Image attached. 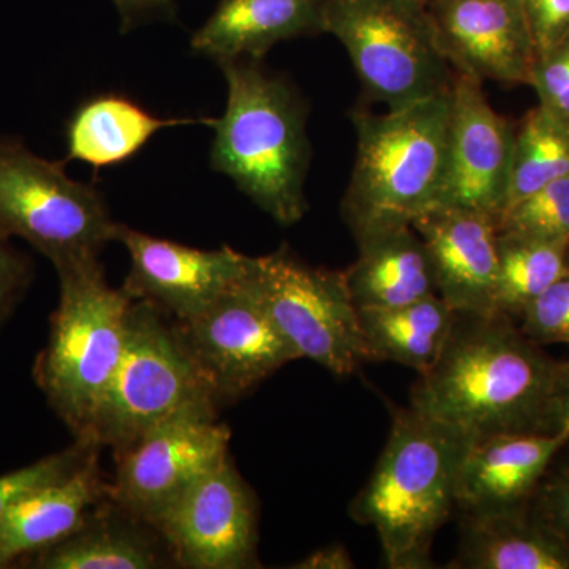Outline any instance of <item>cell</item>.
<instances>
[{
    "label": "cell",
    "instance_id": "cell-1",
    "mask_svg": "<svg viewBox=\"0 0 569 569\" xmlns=\"http://www.w3.org/2000/svg\"><path fill=\"white\" fill-rule=\"evenodd\" d=\"M557 367L511 317L456 312L436 365L411 389L410 407L473 438L542 432Z\"/></svg>",
    "mask_w": 569,
    "mask_h": 569
},
{
    "label": "cell",
    "instance_id": "cell-2",
    "mask_svg": "<svg viewBox=\"0 0 569 569\" xmlns=\"http://www.w3.org/2000/svg\"><path fill=\"white\" fill-rule=\"evenodd\" d=\"M227 80L223 116L213 119L211 167L246 193L277 223L306 216L310 163L306 107L290 82L268 73L260 61L219 63Z\"/></svg>",
    "mask_w": 569,
    "mask_h": 569
},
{
    "label": "cell",
    "instance_id": "cell-3",
    "mask_svg": "<svg viewBox=\"0 0 569 569\" xmlns=\"http://www.w3.org/2000/svg\"><path fill=\"white\" fill-rule=\"evenodd\" d=\"M471 438L413 407L396 408L387 447L350 507L355 522L376 529L389 568L432 567L433 539L456 507Z\"/></svg>",
    "mask_w": 569,
    "mask_h": 569
},
{
    "label": "cell",
    "instance_id": "cell-4",
    "mask_svg": "<svg viewBox=\"0 0 569 569\" xmlns=\"http://www.w3.org/2000/svg\"><path fill=\"white\" fill-rule=\"evenodd\" d=\"M353 174L342 216L353 236L411 224L436 208L448 168L451 93L372 114L355 111Z\"/></svg>",
    "mask_w": 569,
    "mask_h": 569
},
{
    "label": "cell",
    "instance_id": "cell-5",
    "mask_svg": "<svg viewBox=\"0 0 569 569\" xmlns=\"http://www.w3.org/2000/svg\"><path fill=\"white\" fill-rule=\"evenodd\" d=\"M56 271L61 298L37 380L59 417L84 438L121 361L133 299L108 284L99 258Z\"/></svg>",
    "mask_w": 569,
    "mask_h": 569
},
{
    "label": "cell",
    "instance_id": "cell-6",
    "mask_svg": "<svg viewBox=\"0 0 569 569\" xmlns=\"http://www.w3.org/2000/svg\"><path fill=\"white\" fill-rule=\"evenodd\" d=\"M325 32L346 48L367 96L389 111L452 92L456 71L421 0H328Z\"/></svg>",
    "mask_w": 569,
    "mask_h": 569
},
{
    "label": "cell",
    "instance_id": "cell-7",
    "mask_svg": "<svg viewBox=\"0 0 569 569\" xmlns=\"http://www.w3.org/2000/svg\"><path fill=\"white\" fill-rule=\"evenodd\" d=\"M212 399L178 325L152 302L133 299L126 346L88 436L81 440L116 452L194 400ZM217 402V400H216Z\"/></svg>",
    "mask_w": 569,
    "mask_h": 569
},
{
    "label": "cell",
    "instance_id": "cell-8",
    "mask_svg": "<svg viewBox=\"0 0 569 569\" xmlns=\"http://www.w3.org/2000/svg\"><path fill=\"white\" fill-rule=\"evenodd\" d=\"M118 227L91 183L73 181L61 163L21 142L0 140V238L24 239L58 269L100 258Z\"/></svg>",
    "mask_w": 569,
    "mask_h": 569
},
{
    "label": "cell",
    "instance_id": "cell-9",
    "mask_svg": "<svg viewBox=\"0 0 569 569\" xmlns=\"http://www.w3.org/2000/svg\"><path fill=\"white\" fill-rule=\"evenodd\" d=\"M249 280L266 312L298 358L336 377L370 361L346 271L313 268L288 247L250 258Z\"/></svg>",
    "mask_w": 569,
    "mask_h": 569
},
{
    "label": "cell",
    "instance_id": "cell-10",
    "mask_svg": "<svg viewBox=\"0 0 569 569\" xmlns=\"http://www.w3.org/2000/svg\"><path fill=\"white\" fill-rule=\"evenodd\" d=\"M216 400L187 403L116 452L110 496L144 526L178 500L194 481L230 456V429L216 419Z\"/></svg>",
    "mask_w": 569,
    "mask_h": 569
},
{
    "label": "cell",
    "instance_id": "cell-11",
    "mask_svg": "<svg viewBox=\"0 0 569 569\" xmlns=\"http://www.w3.org/2000/svg\"><path fill=\"white\" fill-rule=\"evenodd\" d=\"M178 329L216 400L246 395L299 359L254 293L249 271L200 316L178 321Z\"/></svg>",
    "mask_w": 569,
    "mask_h": 569
},
{
    "label": "cell",
    "instance_id": "cell-12",
    "mask_svg": "<svg viewBox=\"0 0 569 569\" xmlns=\"http://www.w3.org/2000/svg\"><path fill=\"white\" fill-rule=\"evenodd\" d=\"M151 527L182 567H258L257 505L230 456L194 481Z\"/></svg>",
    "mask_w": 569,
    "mask_h": 569
},
{
    "label": "cell",
    "instance_id": "cell-13",
    "mask_svg": "<svg viewBox=\"0 0 569 569\" xmlns=\"http://www.w3.org/2000/svg\"><path fill=\"white\" fill-rule=\"evenodd\" d=\"M481 84L456 73L447 178L437 206L485 212L498 222L508 203L516 133L490 107Z\"/></svg>",
    "mask_w": 569,
    "mask_h": 569
},
{
    "label": "cell",
    "instance_id": "cell-14",
    "mask_svg": "<svg viewBox=\"0 0 569 569\" xmlns=\"http://www.w3.org/2000/svg\"><path fill=\"white\" fill-rule=\"evenodd\" d=\"M116 241L130 254L123 290L178 321L200 316L249 271L250 257L230 247L200 250L119 224Z\"/></svg>",
    "mask_w": 569,
    "mask_h": 569
},
{
    "label": "cell",
    "instance_id": "cell-15",
    "mask_svg": "<svg viewBox=\"0 0 569 569\" xmlns=\"http://www.w3.org/2000/svg\"><path fill=\"white\" fill-rule=\"evenodd\" d=\"M429 7L456 73L529 84L538 56L522 0H438Z\"/></svg>",
    "mask_w": 569,
    "mask_h": 569
},
{
    "label": "cell",
    "instance_id": "cell-16",
    "mask_svg": "<svg viewBox=\"0 0 569 569\" xmlns=\"http://www.w3.org/2000/svg\"><path fill=\"white\" fill-rule=\"evenodd\" d=\"M411 227L429 252L438 296L455 312H497V220L485 212L436 206Z\"/></svg>",
    "mask_w": 569,
    "mask_h": 569
},
{
    "label": "cell",
    "instance_id": "cell-17",
    "mask_svg": "<svg viewBox=\"0 0 569 569\" xmlns=\"http://www.w3.org/2000/svg\"><path fill=\"white\" fill-rule=\"evenodd\" d=\"M567 447L565 433L501 432L471 438L460 460L456 507L467 516L527 508L553 458Z\"/></svg>",
    "mask_w": 569,
    "mask_h": 569
},
{
    "label": "cell",
    "instance_id": "cell-18",
    "mask_svg": "<svg viewBox=\"0 0 569 569\" xmlns=\"http://www.w3.org/2000/svg\"><path fill=\"white\" fill-rule=\"evenodd\" d=\"M328 0H220L190 47L219 63L261 61L280 41L325 32Z\"/></svg>",
    "mask_w": 569,
    "mask_h": 569
},
{
    "label": "cell",
    "instance_id": "cell-19",
    "mask_svg": "<svg viewBox=\"0 0 569 569\" xmlns=\"http://www.w3.org/2000/svg\"><path fill=\"white\" fill-rule=\"evenodd\" d=\"M108 493L96 455L69 477L26 493L0 518V568L70 537Z\"/></svg>",
    "mask_w": 569,
    "mask_h": 569
},
{
    "label": "cell",
    "instance_id": "cell-20",
    "mask_svg": "<svg viewBox=\"0 0 569 569\" xmlns=\"http://www.w3.org/2000/svg\"><path fill=\"white\" fill-rule=\"evenodd\" d=\"M359 257L346 271L355 306L383 309L438 295L426 244L411 224L355 236Z\"/></svg>",
    "mask_w": 569,
    "mask_h": 569
},
{
    "label": "cell",
    "instance_id": "cell-21",
    "mask_svg": "<svg viewBox=\"0 0 569 569\" xmlns=\"http://www.w3.org/2000/svg\"><path fill=\"white\" fill-rule=\"evenodd\" d=\"M213 118L162 119L121 93L108 92L84 100L67 123V160H80L93 170L132 159L153 134L170 127L204 123Z\"/></svg>",
    "mask_w": 569,
    "mask_h": 569
},
{
    "label": "cell",
    "instance_id": "cell-22",
    "mask_svg": "<svg viewBox=\"0 0 569 569\" xmlns=\"http://www.w3.org/2000/svg\"><path fill=\"white\" fill-rule=\"evenodd\" d=\"M449 568L569 569V550L537 512L463 515L459 552Z\"/></svg>",
    "mask_w": 569,
    "mask_h": 569
},
{
    "label": "cell",
    "instance_id": "cell-23",
    "mask_svg": "<svg viewBox=\"0 0 569 569\" xmlns=\"http://www.w3.org/2000/svg\"><path fill=\"white\" fill-rule=\"evenodd\" d=\"M455 316L438 295L410 305L359 310L370 361L397 362L422 376L443 350Z\"/></svg>",
    "mask_w": 569,
    "mask_h": 569
},
{
    "label": "cell",
    "instance_id": "cell-24",
    "mask_svg": "<svg viewBox=\"0 0 569 569\" xmlns=\"http://www.w3.org/2000/svg\"><path fill=\"white\" fill-rule=\"evenodd\" d=\"M121 508V507H119ZM129 512H89L80 529L51 548L40 550L37 568L149 569L163 565L160 550Z\"/></svg>",
    "mask_w": 569,
    "mask_h": 569
},
{
    "label": "cell",
    "instance_id": "cell-25",
    "mask_svg": "<svg viewBox=\"0 0 569 569\" xmlns=\"http://www.w3.org/2000/svg\"><path fill=\"white\" fill-rule=\"evenodd\" d=\"M569 247L498 233L496 310L520 317L522 310L569 274Z\"/></svg>",
    "mask_w": 569,
    "mask_h": 569
},
{
    "label": "cell",
    "instance_id": "cell-26",
    "mask_svg": "<svg viewBox=\"0 0 569 569\" xmlns=\"http://www.w3.org/2000/svg\"><path fill=\"white\" fill-rule=\"evenodd\" d=\"M567 176L569 123L539 104L527 114L515 137L511 183L505 211L541 187Z\"/></svg>",
    "mask_w": 569,
    "mask_h": 569
},
{
    "label": "cell",
    "instance_id": "cell-27",
    "mask_svg": "<svg viewBox=\"0 0 569 569\" xmlns=\"http://www.w3.org/2000/svg\"><path fill=\"white\" fill-rule=\"evenodd\" d=\"M498 233L569 247V176L512 204L497 222Z\"/></svg>",
    "mask_w": 569,
    "mask_h": 569
},
{
    "label": "cell",
    "instance_id": "cell-28",
    "mask_svg": "<svg viewBox=\"0 0 569 569\" xmlns=\"http://www.w3.org/2000/svg\"><path fill=\"white\" fill-rule=\"evenodd\" d=\"M96 449L99 447L78 438L77 445L67 451L39 460L21 470L11 471L6 477H0V518L14 501L20 500L26 493L69 477L71 471L77 470L86 460L96 455Z\"/></svg>",
    "mask_w": 569,
    "mask_h": 569
},
{
    "label": "cell",
    "instance_id": "cell-29",
    "mask_svg": "<svg viewBox=\"0 0 569 569\" xmlns=\"http://www.w3.org/2000/svg\"><path fill=\"white\" fill-rule=\"evenodd\" d=\"M523 332L537 346L567 343L569 346V274L550 284L520 313Z\"/></svg>",
    "mask_w": 569,
    "mask_h": 569
},
{
    "label": "cell",
    "instance_id": "cell-30",
    "mask_svg": "<svg viewBox=\"0 0 569 569\" xmlns=\"http://www.w3.org/2000/svg\"><path fill=\"white\" fill-rule=\"evenodd\" d=\"M529 84L533 86L542 107L569 123V37L539 56Z\"/></svg>",
    "mask_w": 569,
    "mask_h": 569
},
{
    "label": "cell",
    "instance_id": "cell-31",
    "mask_svg": "<svg viewBox=\"0 0 569 569\" xmlns=\"http://www.w3.org/2000/svg\"><path fill=\"white\" fill-rule=\"evenodd\" d=\"M537 56L559 47L569 37V0H522Z\"/></svg>",
    "mask_w": 569,
    "mask_h": 569
},
{
    "label": "cell",
    "instance_id": "cell-32",
    "mask_svg": "<svg viewBox=\"0 0 569 569\" xmlns=\"http://www.w3.org/2000/svg\"><path fill=\"white\" fill-rule=\"evenodd\" d=\"M537 515L556 531L569 550V463L549 479H542L537 490Z\"/></svg>",
    "mask_w": 569,
    "mask_h": 569
},
{
    "label": "cell",
    "instance_id": "cell-33",
    "mask_svg": "<svg viewBox=\"0 0 569 569\" xmlns=\"http://www.w3.org/2000/svg\"><path fill=\"white\" fill-rule=\"evenodd\" d=\"M542 433H565L569 447V361L559 362L557 367Z\"/></svg>",
    "mask_w": 569,
    "mask_h": 569
},
{
    "label": "cell",
    "instance_id": "cell-34",
    "mask_svg": "<svg viewBox=\"0 0 569 569\" xmlns=\"http://www.w3.org/2000/svg\"><path fill=\"white\" fill-rule=\"evenodd\" d=\"M26 268L20 258L0 238V317L10 309L11 301L24 283Z\"/></svg>",
    "mask_w": 569,
    "mask_h": 569
},
{
    "label": "cell",
    "instance_id": "cell-35",
    "mask_svg": "<svg viewBox=\"0 0 569 569\" xmlns=\"http://www.w3.org/2000/svg\"><path fill=\"white\" fill-rule=\"evenodd\" d=\"M295 569H353L355 561L348 550L340 545L318 549L306 559L293 565Z\"/></svg>",
    "mask_w": 569,
    "mask_h": 569
},
{
    "label": "cell",
    "instance_id": "cell-36",
    "mask_svg": "<svg viewBox=\"0 0 569 569\" xmlns=\"http://www.w3.org/2000/svg\"><path fill=\"white\" fill-rule=\"evenodd\" d=\"M121 11L123 24L130 26L138 18L163 11L173 3V0H114Z\"/></svg>",
    "mask_w": 569,
    "mask_h": 569
},
{
    "label": "cell",
    "instance_id": "cell-37",
    "mask_svg": "<svg viewBox=\"0 0 569 569\" xmlns=\"http://www.w3.org/2000/svg\"><path fill=\"white\" fill-rule=\"evenodd\" d=\"M421 2L427 3V6H432V3L438 2V0H421Z\"/></svg>",
    "mask_w": 569,
    "mask_h": 569
}]
</instances>
